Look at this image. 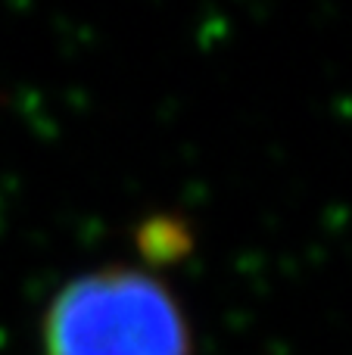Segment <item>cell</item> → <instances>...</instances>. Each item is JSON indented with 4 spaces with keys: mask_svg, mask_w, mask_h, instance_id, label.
<instances>
[{
    "mask_svg": "<svg viewBox=\"0 0 352 355\" xmlns=\"http://www.w3.org/2000/svg\"><path fill=\"white\" fill-rule=\"evenodd\" d=\"M41 340L44 355H193L178 296L134 265L69 281L44 312Z\"/></svg>",
    "mask_w": 352,
    "mask_h": 355,
    "instance_id": "cell-1",
    "label": "cell"
}]
</instances>
